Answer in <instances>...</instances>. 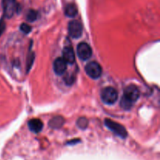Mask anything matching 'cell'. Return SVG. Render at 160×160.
Returning a JSON list of instances; mask_svg holds the SVG:
<instances>
[{"label":"cell","instance_id":"cell-16","mask_svg":"<svg viewBox=\"0 0 160 160\" xmlns=\"http://www.w3.org/2000/svg\"><path fill=\"white\" fill-rule=\"evenodd\" d=\"M34 55L33 53H31L29 55H28V62H27V72L30 71L31 66H32L33 62H34Z\"/></svg>","mask_w":160,"mask_h":160},{"label":"cell","instance_id":"cell-9","mask_svg":"<svg viewBox=\"0 0 160 160\" xmlns=\"http://www.w3.org/2000/svg\"><path fill=\"white\" fill-rule=\"evenodd\" d=\"M62 59L67 64H72L75 61V55L71 46H66L62 50Z\"/></svg>","mask_w":160,"mask_h":160},{"label":"cell","instance_id":"cell-8","mask_svg":"<svg viewBox=\"0 0 160 160\" xmlns=\"http://www.w3.org/2000/svg\"><path fill=\"white\" fill-rule=\"evenodd\" d=\"M53 70L58 75H63L67 70V63L62 57H58L53 62Z\"/></svg>","mask_w":160,"mask_h":160},{"label":"cell","instance_id":"cell-18","mask_svg":"<svg viewBox=\"0 0 160 160\" xmlns=\"http://www.w3.org/2000/svg\"><path fill=\"white\" fill-rule=\"evenodd\" d=\"M5 29H6V23L3 20V19L0 20V36L2 35V33L4 32Z\"/></svg>","mask_w":160,"mask_h":160},{"label":"cell","instance_id":"cell-2","mask_svg":"<svg viewBox=\"0 0 160 160\" xmlns=\"http://www.w3.org/2000/svg\"><path fill=\"white\" fill-rule=\"evenodd\" d=\"M101 99L104 103L107 104H113L118 99V93L115 88L107 86L102 89Z\"/></svg>","mask_w":160,"mask_h":160},{"label":"cell","instance_id":"cell-12","mask_svg":"<svg viewBox=\"0 0 160 160\" xmlns=\"http://www.w3.org/2000/svg\"><path fill=\"white\" fill-rule=\"evenodd\" d=\"M78 14V8L76 5L70 3L65 8V15L68 17H74Z\"/></svg>","mask_w":160,"mask_h":160},{"label":"cell","instance_id":"cell-10","mask_svg":"<svg viewBox=\"0 0 160 160\" xmlns=\"http://www.w3.org/2000/svg\"><path fill=\"white\" fill-rule=\"evenodd\" d=\"M28 127L30 130L34 133H39L43 128V123L38 119H32L28 122Z\"/></svg>","mask_w":160,"mask_h":160},{"label":"cell","instance_id":"cell-7","mask_svg":"<svg viewBox=\"0 0 160 160\" xmlns=\"http://www.w3.org/2000/svg\"><path fill=\"white\" fill-rule=\"evenodd\" d=\"M77 53L80 59L83 61H87L92 56V50L90 45L86 42H82L78 45L77 49Z\"/></svg>","mask_w":160,"mask_h":160},{"label":"cell","instance_id":"cell-13","mask_svg":"<svg viewBox=\"0 0 160 160\" xmlns=\"http://www.w3.org/2000/svg\"><path fill=\"white\" fill-rule=\"evenodd\" d=\"M88 120L87 118L85 117H81L78 119L77 121V125H78L79 128L82 129V130H84L88 127Z\"/></svg>","mask_w":160,"mask_h":160},{"label":"cell","instance_id":"cell-15","mask_svg":"<svg viewBox=\"0 0 160 160\" xmlns=\"http://www.w3.org/2000/svg\"><path fill=\"white\" fill-rule=\"evenodd\" d=\"M20 30L25 34H29L31 31V27L28 24L23 23L21 24V25L20 26Z\"/></svg>","mask_w":160,"mask_h":160},{"label":"cell","instance_id":"cell-17","mask_svg":"<svg viewBox=\"0 0 160 160\" xmlns=\"http://www.w3.org/2000/svg\"><path fill=\"white\" fill-rule=\"evenodd\" d=\"M64 82H65L67 84L71 85L72 83H73L74 82V78H73V75L72 74H67L64 77Z\"/></svg>","mask_w":160,"mask_h":160},{"label":"cell","instance_id":"cell-11","mask_svg":"<svg viewBox=\"0 0 160 160\" xmlns=\"http://www.w3.org/2000/svg\"><path fill=\"white\" fill-rule=\"evenodd\" d=\"M65 120L61 116H55L49 121V125L52 129H59L62 126Z\"/></svg>","mask_w":160,"mask_h":160},{"label":"cell","instance_id":"cell-6","mask_svg":"<svg viewBox=\"0 0 160 160\" xmlns=\"http://www.w3.org/2000/svg\"><path fill=\"white\" fill-rule=\"evenodd\" d=\"M17 0H2L3 13L6 18H11L17 11Z\"/></svg>","mask_w":160,"mask_h":160},{"label":"cell","instance_id":"cell-5","mask_svg":"<svg viewBox=\"0 0 160 160\" xmlns=\"http://www.w3.org/2000/svg\"><path fill=\"white\" fill-rule=\"evenodd\" d=\"M69 35L73 39H78L81 36L83 32V26L78 20H72L68 25Z\"/></svg>","mask_w":160,"mask_h":160},{"label":"cell","instance_id":"cell-3","mask_svg":"<svg viewBox=\"0 0 160 160\" xmlns=\"http://www.w3.org/2000/svg\"><path fill=\"white\" fill-rule=\"evenodd\" d=\"M105 125L108 129L113 132L116 135L121 138H126L128 136V132L123 125H120L118 122L111 120L109 119H106L104 121Z\"/></svg>","mask_w":160,"mask_h":160},{"label":"cell","instance_id":"cell-4","mask_svg":"<svg viewBox=\"0 0 160 160\" xmlns=\"http://www.w3.org/2000/svg\"><path fill=\"white\" fill-rule=\"evenodd\" d=\"M85 72L89 77L96 79L102 75V69L98 63H97L96 61H92L85 66Z\"/></svg>","mask_w":160,"mask_h":160},{"label":"cell","instance_id":"cell-1","mask_svg":"<svg viewBox=\"0 0 160 160\" xmlns=\"http://www.w3.org/2000/svg\"><path fill=\"white\" fill-rule=\"evenodd\" d=\"M140 90L135 85H130L124 89L123 95L120 100V106L125 110H130L134 103L138 100Z\"/></svg>","mask_w":160,"mask_h":160},{"label":"cell","instance_id":"cell-14","mask_svg":"<svg viewBox=\"0 0 160 160\" xmlns=\"http://www.w3.org/2000/svg\"><path fill=\"white\" fill-rule=\"evenodd\" d=\"M38 16V13L37 11L34 10V9H31V10H29L28 12L26 17L28 21L33 22L37 20Z\"/></svg>","mask_w":160,"mask_h":160}]
</instances>
